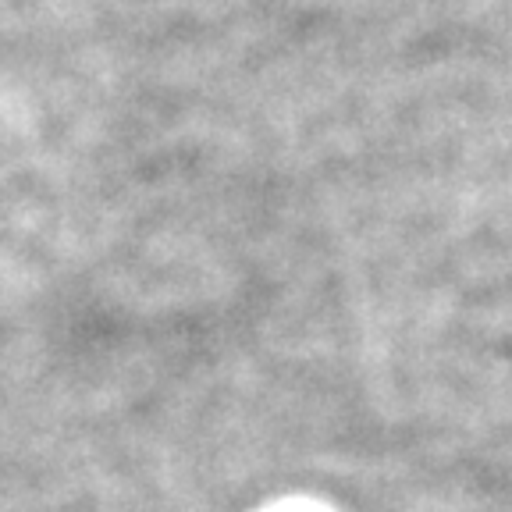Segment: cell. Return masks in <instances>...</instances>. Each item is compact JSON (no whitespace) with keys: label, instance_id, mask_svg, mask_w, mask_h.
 I'll return each mask as SVG.
<instances>
[]
</instances>
